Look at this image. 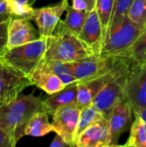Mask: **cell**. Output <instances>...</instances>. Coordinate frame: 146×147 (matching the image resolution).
<instances>
[{
  "label": "cell",
  "instance_id": "cell-1",
  "mask_svg": "<svg viewBox=\"0 0 146 147\" xmlns=\"http://www.w3.org/2000/svg\"><path fill=\"white\" fill-rule=\"evenodd\" d=\"M43 101L34 94L19 95L14 101L0 108V127L16 142L25 136V127L32 116L42 111Z\"/></svg>",
  "mask_w": 146,
  "mask_h": 147
},
{
  "label": "cell",
  "instance_id": "cell-2",
  "mask_svg": "<svg viewBox=\"0 0 146 147\" xmlns=\"http://www.w3.org/2000/svg\"><path fill=\"white\" fill-rule=\"evenodd\" d=\"M132 63L121 56L114 76L94 98L91 106L100 111L105 117H108L114 108L125 100L126 88Z\"/></svg>",
  "mask_w": 146,
  "mask_h": 147
},
{
  "label": "cell",
  "instance_id": "cell-3",
  "mask_svg": "<svg viewBox=\"0 0 146 147\" xmlns=\"http://www.w3.org/2000/svg\"><path fill=\"white\" fill-rule=\"evenodd\" d=\"M46 38L6 49L0 60L29 77L43 60L46 50Z\"/></svg>",
  "mask_w": 146,
  "mask_h": 147
},
{
  "label": "cell",
  "instance_id": "cell-4",
  "mask_svg": "<svg viewBox=\"0 0 146 147\" xmlns=\"http://www.w3.org/2000/svg\"><path fill=\"white\" fill-rule=\"evenodd\" d=\"M46 41L45 60L75 62L93 54L78 36L72 34L54 33Z\"/></svg>",
  "mask_w": 146,
  "mask_h": 147
},
{
  "label": "cell",
  "instance_id": "cell-5",
  "mask_svg": "<svg viewBox=\"0 0 146 147\" xmlns=\"http://www.w3.org/2000/svg\"><path fill=\"white\" fill-rule=\"evenodd\" d=\"M144 28L135 24L127 16L120 19L109 27L104 39L102 54L123 56Z\"/></svg>",
  "mask_w": 146,
  "mask_h": 147
},
{
  "label": "cell",
  "instance_id": "cell-6",
  "mask_svg": "<svg viewBox=\"0 0 146 147\" xmlns=\"http://www.w3.org/2000/svg\"><path fill=\"white\" fill-rule=\"evenodd\" d=\"M31 85L29 77L0 60V108L14 101Z\"/></svg>",
  "mask_w": 146,
  "mask_h": 147
},
{
  "label": "cell",
  "instance_id": "cell-7",
  "mask_svg": "<svg viewBox=\"0 0 146 147\" xmlns=\"http://www.w3.org/2000/svg\"><path fill=\"white\" fill-rule=\"evenodd\" d=\"M125 100L131 105L133 114L146 109V61L131 65Z\"/></svg>",
  "mask_w": 146,
  "mask_h": 147
},
{
  "label": "cell",
  "instance_id": "cell-8",
  "mask_svg": "<svg viewBox=\"0 0 146 147\" xmlns=\"http://www.w3.org/2000/svg\"><path fill=\"white\" fill-rule=\"evenodd\" d=\"M119 58L120 56L92 54L72 62L77 82L80 83L108 72L114 67Z\"/></svg>",
  "mask_w": 146,
  "mask_h": 147
},
{
  "label": "cell",
  "instance_id": "cell-9",
  "mask_svg": "<svg viewBox=\"0 0 146 147\" xmlns=\"http://www.w3.org/2000/svg\"><path fill=\"white\" fill-rule=\"evenodd\" d=\"M80 111L81 109L75 103L62 107L52 115V125L54 132L59 134L69 146H76Z\"/></svg>",
  "mask_w": 146,
  "mask_h": 147
},
{
  "label": "cell",
  "instance_id": "cell-10",
  "mask_svg": "<svg viewBox=\"0 0 146 147\" xmlns=\"http://www.w3.org/2000/svg\"><path fill=\"white\" fill-rule=\"evenodd\" d=\"M68 6V0H61L55 4L34 9L32 20L36 23L40 37L47 38L54 34L56 27Z\"/></svg>",
  "mask_w": 146,
  "mask_h": 147
},
{
  "label": "cell",
  "instance_id": "cell-11",
  "mask_svg": "<svg viewBox=\"0 0 146 147\" xmlns=\"http://www.w3.org/2000/svg\"><path fill=\"white\" fill-rule=\"evenodd\" d=\"M78 38L89 47L93 54H102L104 35L102 26L96 9L88 13L87 19L78 34Z\"/></svg>",
  "mask_w": 146,
  "mask_h": 147
},
{
  "label": "cell",
  "instance_id": "cell-12",
  "mask_svg": "<svg viewBox=\"0 0 146 147\" xmlns=\"http://www.w3.org/2000/svg\"><path fill=\"white\" fill-rule=\"evenodd\" d=\"M133 114L132 107L126 100H123L114 108L108 117L111 139L110 147L117 146L121 134L131 128Z\"/></svg>",
  "mask_w": 146,
  "mask_h": 147
},
{
  "label": "cell",
  "instance_id": "cell-13",
  "mask_svg": "<svg viewBox=\"0 0 146 147\" xmlns=\"http://www.w3.org/2000/svg\"><path fill=\"white\" fill-rule=\"evenodd\" d=\"M111 139L107 117H102L82 134L76 140L77 147H110Z\"/></svg>",
  "mask_w": 146,
  "mask_h": 147
},
{
  "label": "cell",
  "instance_id": "cell-14",
  "mask_svg": "<svg viewBox=\"0 0 146 147\" xmlns=\"http://www.w3.org/2000/svg\"><path fill=\"white\" fill-rule=\"evenodd\" d=\"M40 38L39 31H36L30 19L11 18L8 27L7 49L32 42Z\"/></svg>",
  "mask_w": 146,
  "mask_h": 147
},
{
  "label": "cell",
  "instance_id": "cell-15",
  "mask_svg": "<svg viewBox=\"0 0 146 147\" xmlns=\"http://www.w3.org/2000/svg\"><path fill=\"white\" fill-rule=\"evenodd\" d=\"M120 57L121 56H120L114 67L108 72H106L102 75H100V76H97V77H95V78H89L88 80L78 83L77 105L80 109L84 108L89 105H91V103H92L94 98L96 96V95L102 90V88L107 84V83L114 76V74L117 69V65H118Z\"/></svg>",
  "mask_w": 146,
  "mask_h": 147
},
{
  "label": "cell",
  "instance_id": "cell-16",
  "mask_svg": "<svg viewBox=\"0 0 146 147\" xmlns=\"http://www.w3.org/2000/svg\"><path fill=\"white\" fill-rule=\"evenodd\" d=\"M29 78L33 85L41 89L48 95L54 94L66 86L61 79L52 72L44 59L29 76Z\"/></svg>",
  "mask_w": 146,
  "mask_h": 147
},
{
  "label": "cell",
  "instance_id": "cell-17",
  "mask_svg": "<svg viewBox=\"0 0 146 147\" xmlns=\"http://www.w3.org/2000/svg\"><path fill=\"white\" fill-rule=\"evenodd\" d=\"M77 85L78 82H74L67 84L61 90L49 95L42 103V111L52 115L59 109L77 103Z\"/></svg>",
  "mask_w": 146,
  "mask_h": 147
},
{
  "label": "cell",
  "instance_id": "cell-18",
  "mask_svg": "<svg viewBox=\"0 0 146 147\" xmlns=\"http://www.w3.org/2000/svg\"><path fill=\"white\" fill-rule=\"evenodd\" d=\"M86 11L76 9L71 5L66 9V16L58 23L54 33H68L78 36L88 16Z\"/></svg>",
  "mask_w": 146,
  "mask_h": 147
},
{
  "label": "cell",
  "instance_id": "cell-19",
  "mask_svg": "<svg viewBox=\"0 0 146 147\" xmlns=\"http://www.w3.org/2000/svg\"><path fill=\"white\" fill-rule=\"evenodd\" d=\"M51 132H54V129L52 123L49 122L48 114L44 111H39L34 114L28 122L24 134L25 136L42 137Z\"/></svg>",
  "mask_w": 146,
  "mask_h": 147
},
{
  "label": "cell",
  "instance_id": "cell-20",
  "mask_svg": "<svg viewBox=\"0 0 146 147\" xmlns=\"http://www.w3.org/2000/svg\"><path fill=\"white\" fill-rule=\"evenodd\" d=\"M135 118L130 128V135L127 142L124 145L128 147H146V122L139 115Z\"/></svg>",
  "mask_w": 146,
  "mask_h": 147
},
{
  "label": "cell",
  "instance_id": "cell-21",
  "mask_svg": "<svg viewBox=\"0 0 146 147\" xmlns=\"http://www.w3.org/2000/svg\"><path fill=\"white\" fill-rule=\"evenodd\" d=\"M123 56L127 58L132 64L146 61V27Z\"/></svg>",
  "mask_w": 146,
  "mask_h": 147
},
{
  "label": "cell",
  "instance_id": "cell-22",
  "mask_svg": "<svg viewBox=\"0 0 146 147\" xmlns=\"http://www.w3.org/2000/svg\"><path fill=\"white\" fill-rule=\"evenodd\" d=\"M52 71L61 81L65 84V85L70 84L71 83L76 82V78L74 75V67L72 62H65V61H58V60H46Z\"/></svg>",
  "mask_w": 146,
  "mask_h": 147
},
{
  "label": "cell",
  "instance_id": "cell-23",
  "mask_svg": "<svg viewBox=\"0 0 146 147\" xmlns=\"http://www.w3.org/2000/svg\"><path fill=\"white\" fill-rule=\"evenodd\" d=\"M114 4L115 0H96V9L102 26L104 39L109 28L110 22L114 13Z\"/></svg>",
  "mask_w": 146,
  "mask_h": 147
},
{
  "label": "cell",
  "instance_id": "cell-24",
  "mask_svg": "<svg viewBox=\"0 0 146 147\" xmlns=\"http://www.w3.org/2000/svg\"><path fill=\"white\" fill-rule=\"evenodd\" d=\"M102 117H104V115L91 105L82 108L79 115V122L77 129V138L86 128L101 120Z\"/></svg>",
  "mask_w": 146,
  "mask_h": 147
},
{
  "label": "cell",
  "instance_id": "cell-25",
  "mask_svg": "<svg viewBox=\"0 0 146 147\" xmlns=\"http://www.w3.org/2000/svg\"><path fill=\"white\" fill-rule=\"evenodd\" d=\"M30 0H9V9L12 18H28L32 20L34 8Z\"/></svg>",
  "mask_w": 146,
  "mask_h": 147
},
{
  "label": "cell",
  "instance_id": "cell-26",
  "mask_svg": "<svg viewBox=\"0 0 146 147\" xmlns=\"http://www.w3.org/2000/svg\"><path fill=\"white\" fill-rule=\"evenodd\" d=\"M127 16L138 26L145 28L146 0H133L128 9Z\"/></svg>",
  "mask_w": 146,
  "mask_h": 147
},
{
  "label": "cell",
  "instance_id": "cell-27",
  "mask_svg": "<svg viewBox=\"0 0 146 147\" xmlns=\"http://www.w3.org/2000/svg\"><path fill=\"white\" fill-rule=\"evenodd\" d=\"M133 2V0H115V4H114V13H113V16H112V19H111L109 27L112 24L115 23L120 19H121L124 16H127L128 9H129V8H130Z\"/></svg>",
  "mask_w": 146,
  "mask_h": 147
},
{
  "label": "cell",
  "instance_id": "cell-28",
  "mask_svg": "<svg viewBox=\"0 0 146 147\" xmlns=\"http://www.w3.org/2000/svg\"><path fill=\"white\" fill-rule=\"evenodd\" d=\"M96 0H72L71 6L76 9L90 12L96 9Z\"/></svg>",
  "mask_w": 146,
  "mask_h": 147
},
{
  "label": "cell",
  "instance_id": "cell-29",
  "mask_svg": "<svg viewBox=\"0 0 146 147\" xmlns=\"http://www.w3.org/2000/svg\"><path fill=\"white\" fill-rule=\"evenodd\" d=\"M11 19L0 23V58L3 53L7 49V40H8V27L9 21Z\"/></svg>",
  "mask_w": 146,
  "mask_h": 147
},
{
  "label": "cell",
  "instance_id": "cell-30",
  "mask_svg": "<svg viewBox=\"0 0 146 147\" xmlns=\"http://www.w3.org/2000/svg\"><path fill=\"white\" fill-rule=\"evenodd\" d=\"M9 0H0V23L11 19Z\"/></svg>",
  "mask_w": 146,
  "mask_h": 147
},
{
  "label": "cell",
  "instance_id": "cell-31",
  "mask_svg": "<svg viewBox=\"0 0 146 147\" xmlns=\"http://www.w3.org/2000/svg\"><path fill=\"white\" fill-rule=\"evenodd\" d=\"M16 141L3 129L0 127V147H14Z\"/></svg>",
  "mask_w": 146,
  "mask_h": 147
},
{
  "label": "cell",
  "instance_id": "cell-32",
  "mask_svg": "<svg viewBox=\"0 0 146 147\" xmlns=\"http://www.w3.org/2000/svg\"><path fill=\"white\" fill-rule=\"evenodd\" d=\"M69 146L68 144L64 140V139L59 135L56 134L55 138L53 139L52 142L50 144V147H65Z\"/></svg>",
  "mask_w": 146,
  "mask_h": 147
},
{
  "label": "cell",
  "instance_id": "cell-33",
  "mask_svg": "<svg viewBox=\"0 0 146 147\" xmlns=\"http://www.w3.org/2000/svg\"><path fill=\"white\" fill-rule=\"evenodd\" d=\"M133 115H139L144 121H145L146 122V109H141V110H139V112H137V113H134Z\"/></svg>",
  "mask_w": 146,
  "mask_h": 147
}]
</instances>
